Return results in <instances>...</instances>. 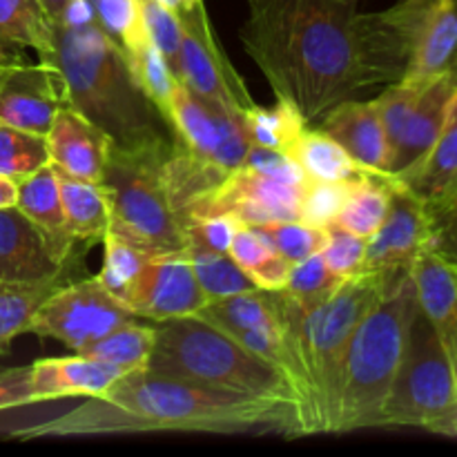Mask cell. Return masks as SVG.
<instances>
[{
	"label": "cell",
	"mask_w": 457,
	"mask_h": 457,
	"mask_svg": "<svg viewBox=\"0 0 457 457\" xmlns=\"http://www.w3.org/2000/svg\"><path fill=\"white\" fill-rule=\"evenodd\" d=\"M239 38L277 101L306 125L364 89L402 80L411 58L400 0L370 13L360 0H248Z\"/></svg>",
	"instance_id": "obj_1"
},
{
	"label": "cell",
	"mask_w": 457,
	"mask_h": 457,
	"mask_svg": "<svg viewBox=\"0 0 457 457\" xmlns=\"http://www.w3.org/2000/svg\"><path fill=\"white\" fill-rule=\"evenodd\" d=\"M284 433L302 436L297 406L217 391L145 369L125 373L101 395L36 427L13 431L21 440L112 433Z\"/></svg>",
	"instance_id": "obj_2"
},
{
	"label": "cell",
	"mask_w": 457,
	"mask_h": 457,
	"mask_svg": "<svg viewBox=\"0 0 457 457\" xmlns=\"http://www.w3.org/2000/svg\"><path fill=\"white\" fill-rule=\"evenodd\" d=\"M70 107L92 120L120 150L168 152L179 143L163 112L138 83L129 58L96 22L54 25V56Z\"/></svg>",
	"instance_id": "obj_3"
},
{
	"label": "cell",
	"mask_w": 457,
	"mask_h": 457,
	"mask_svg": "<svg viewBox=\"0 0 457 457\" xmlns=\"http://www.w3.org/2000/svg\"><path fill=\"white\" fill-rule=\"evenodd\" d=\"M404 275L406 272L402 275L357 272L339 281L328 297L306 311L295 308L279 290L290 337L308 384L306 436L333 433L339 375L353 333L369 315L370 308L382 299V295Z\"/></svg>",
	"instance_id": "obj_4"
},
{
	"label": "cell",
	"mask_w": 457,
	"mask_h": 457,
	"mask_svg": "<svg viewBox=\"0 0 457 457\" xmlns=\"http://www.w3.org/2000/svg\"><path fill=\"white\" fill-rule=\"evenodd\" d=\"M411 270L395 281L353 333L339 375L333 433L379 427L382 409L418 312Z\"/></svg>",
	"instance_id": "obj_5"
},
{
	"label": "cell",
	"mask_w": 457,
	"mask_h": 457,
	"mask_svg": "<svg viewBox=\"0 0 457 457\" xmlns=\"http://www.w3.org/2000/svg\"><path fill=\"white\" fill-rule=\"evenodd\" d=\"M156 342L145 370L217 391L262 400H299L284 373L245 351L239 342L199 317L156 321ZM302 427V424H299Z\"/></svg>",
	"instance_id": "obj_6"
},
{
	"label": "cell",
	"mask_w": 457,
	"mask_h": 457,
	"mask_svg": "<svg viewBox=\"0 0 457 457\" xmlns=\"http://www.w3.org/2000/svg\"><path fill=\"white\" fill-rule=\"evenodd\" d=\"M172 150L138 152L112 145L103 172L101 186L112 214L110 230L152 253H174L187 245L186 226L174 212L161 177V163Z\"/></svg>",
	"instance_id": "obj_7"
},
{
	"label": "cell",
	"mask_w": 457,
	"mask_h": 457,
	"mask_svg": "<svg viewBox=\"0 0 457 457\" xmlns=\"http://www.w3.org/2000/svg\"><path fill=\"white\" fill-rule=\"evenodd\" d=\"M379 427H418L457 436V378L433 326L418 308Z\"/></svg>",
	"instance_id": "obj_8"
},
{
	"label": "cell",
	"mask_w": 457,
	"mask_h": 457,
	"mask_svg": "<svg viewBox=\"0 0 457 457\" xmlns=\"http://www.w3.org/2000/svg\"><path fill=\"white\" fill-rule=\"evenodd\" d=\"M134 320L132 312L101 284L98 277L62 284L36 311L29 330L83 353L110 330Z\"/></svg>",
	"instance_id": "obj_9"
},
{
	"label": "cell",
	"mask_w": 457,
	"mask_h": 457,
	"mask_svg": "<svg viewBox=\"0 0 457 457\" xmlns=\"http://www.w3.org/2000/svg\"><path fill=\"white\" fill-rule=\"evenodd\" d=\"M179 22H181V45L174 62V76L201 98L219 103L239 116L257 105L239 71L223 54L212 31L208 9H196L179 18Z\"/></svg>",
	"instance_id": "obj_10"
},
{
	"label": "cell",
	"mask_w": 457,
	"mask_h": 457,
	"mask_svg": "<svg viewBox=\"0 0 457 457\" xmlns=\"http://www.w3.org/2000/svg\"><path fill=\"white\" fill-rule=\"evenodd\" d=\"M311 183V181H308ZM306 186L277 181L248 168L230 170L212 190L201 196L183 217V226L205 217L228 214L241 226H262L270 221L299 219Z\"/></svg>",
	"instance_id": "obj_11"
},
{
	"label": "cell",
	"mask_w": 457,
	"mask_h": 457,
	"mask_svg": "<svg viewBox=\"0 0 457 457\" xmlns=\"http://www.w3.org/2000/svg\"><path fill=\"white\" fill-rule=\"evenodd\" d=\"M168 120L179 141L192 154L223 170H237L244 165L250 141L241 116L219 103L201 98L181 80L170 96Z\"/></svg>",
	"instance_id": "obj_12"
},
{
	"label": "cell",
	"mask_w": 457,
	"mask_h": 457,
	"mask_svg": "<svg viewBox=\"0 0 457 457\" xmlns=\"http://www.w3.org/2000/svg\"><path fill=\"white\" fill-rule=\"evenodd\" d=\"M123 303L134 317L165 321L196 315L208 299L196 281L187 250H174L147 259Z\"/></svg>",
	"instance_id": "obj_13"
},
{
	"label": "cell",
	"mask_w": 457,
	"mask_h": 457,
	"mask_svg": "<svg viewBox=\"0 0 457 457\" xmlns=\"http://www.w3.org/2000/svg\"><path fill=\"white\" fill-rule=\"evenodd\" d=\"M67 101L65 79L54 61L18 58L0 79V123L47 137Z\"/></svg>",
	"instance_id": "obj_14"
},
{
	"label": "cell",
	"mask_w": 457,
	"mask_h": 457,
	"mask_svg": "<svg viewBox=\"0 0 457 457\" xmlns=\"http://www.w3.org/2000/svg\"><path fill=\"white\" fill-rule=\"evenodd\" d=\"M393 181V179H391ZM431 241V214L420 199L393 181L391 208L375 235L366 239L361 272L402 275Z\"/></svg>",
	"instance_id": "obj_15"
},
{
	"label": "cell",
	"mask_w": 457,
	"mask_h": 457,
	"mask_svg": "<svg viewBox=\"0 0 457 457\" xmlns=\"http://www.w3.org/2000/svg\"><path fill=\"white\" fill-rule=\"evenodd\" d=\"M411 31L404 80L427 85L457 62V0H400Z\"/></svg>",
	"instance_id": "obj_16"
},
{
	"label": "cell",
	"mask_w": 457,
	"mask_h": 457,
	"mask_svg": "<svg viewBox=\"0 0 457 457\" xmlns=\"http://www.w3.org/2000/svg\"><path fill=\"white\" fill-rule=\"evenodd\" d=\"M70 257L16 205L0 208V281H62Z\"/></svg>",
	"instance_id": "obj_17"
},
{
	"label": "cell",
	"mask_w": 457,
	"mask_h": 457,
	"mask_svg": "<svg viewBox=\"0 0 457 457\" xmlns=\"http://www.w3.org/2000/svg\"><path fill=\"white\" fill-rule=\"evenodd\" d=\"M49 163L80 181L101 183L114 143L74 107L65 105L47 132Z\"/></svg>",
	"instance_id": "obj_18"
},
{
	"label": "cell",
	"mask_w": 457,
	"mask_h": 457,
	"mask_svg": "<svg viewBox=\"0 0 457 457\" xmlns=\"http://www.w3.org/2000/svg\"><path fill=\"white\" fill-rule=\"evenodd\" d=\"M411 277L418 306L440 337L451 364H457V270L431 245L415 257Z\"/></svg>",
	"instance_id": "obj_19"
},
{
	"label": "cell",
	"mask_w": 457,
	"mask_h": 457,
	"mask_svg": "<svg viewBox=\"0 0 457 457\" xmlns=\"http://www.w3.org/2000/svg\"><path fill=\"white\" fill-rule=\"evenodd\" d=\"M317 128L337 141L357 163L388 177V143L375 101H344L326 112Z\"/></svg>",
	"instance_id": "obj_20"
},
{
	"label": "cell",
	"mask_w": 457,
	"mask_h": 457,
	"mask_svg": "<svg viewBox=\"0 0 457 457\" xmlns=\"http://www.w3.org/2000/svg\"><path fill=\"white\" fill-rule=\"evenodd\" d=\"M29 366L36 404L62 400V397L101 395L120 375H125L116 366L83 355V353L70 357H45Z\"/></svg>",
	"instance_id": "obj_21"
},
{
	"label": "cell",
	"mask_w": 457,
	"mask_h": 457,
	"mask_svg": "<svg viewBox=\"0 0 457 457\" xmlns=\"http://www.w3.org/2000/svg\"><path fill=\"white\" fill-rule=\"evenodd\" d=\"M455 94L457 85L451 71L424 85L418 96V103H415L413 112H411L409 120H406L400 143L391 152L388 177H397V174L406 172L411 165L418 163L431 150V145L440 137L442 128H445Z\"/></svg>",
	"instance_id": "obj_22"
},
{
	"label": "cell",
	"mask_w": 457,
	"mask_h": 457,
	"mask_svg": "<svg viewBox=\"0 0 457 457\" xmlns=\"http://www.w3.org/2000/svg\"><path fill=\"white\" fill-rule=\"evenodd\" d=\"M406 192L422 201L424 205H436L457 196V94L451 103L449 116L440 137L431 150L406 172L391 177Z\"/></svg>",
	"instance_id": "obj_23"
},
{
	"label": "cell",
	"mask_w": 457,
	"mask_h": 457,
	"mask_svg": "<svg viewBox=\"0 0 457 457\" xmlns=\"http://www.w3.org/2000/svg\"><path fill=\"white\" fill-rule=\"evenodd\" d=\"M16 187V208L31 219L62 254L70 257L76 239L67 230L56 168L52 163L43 165L34 174L18 181Z\"/></svg>",
	"instance_id": "obj_24"
},
{
	"label": "cell",
	"mask_w": 457,
	"mask_h": 457,
	"mask_svg": "<svg viewBox=\"0 0 457 457\" xmlns=\"http://www.w3.org/2000/svg\"><path fill=\"white\" fill-rule=\"evenodd\" d=\"M288 154L297 161L308 181H360L366 177H382L357 163L337 141L320 128L311 129V125L299 132Z\"/></svg>",
	"instance_id": "obj_25"
},
{
	"label": "cell",
	"mask_w": 457,
	"mask_h": 457,
	"mask_svg": "<svg viewBox=\"0 0 457 457\" xmlns=\"http://www.w3.org/2000/svg\"><path fill=\"white\" fill-rule=\"evenodd\" d=\"M58 174V187H61L62 212L70 235L76 241H103L110 230V201L101 183L80 181L70 174Z\"/></svg>",
	"instance_id": "obj_26"
},
{
	"label": "cell",
	"mask_w": 457,
	"mask_h": 457,
	"mask_svg": "<svg viewBox=\"0 0 457 457\" xmlns=\"http://www.w3.org/2000/svg\"><path fill=\"white\" fill-rule=\"evenodd\" d=\"M0 43L54 56V22L40 0H0Z\"/></svg>",
	"instance_id": "obj_27"
},
{
	"label": "cell",
	"mask_w": 457,
	"mask_h": 457,
	"mask_svg": "<svg viewBox=\"0 0 457 457\" xmlns=\"http://www.w3.org/2000/svg\"><path fill=\"white\" fill-rule=\"evenodd\" d=\"M232 262L254 281L262 290H281L288 281L293 263L281 257L254 228H237L232 244L228 248Z\"/></svg>",
	"instance_id": "obj_28"
},
{
	"label": "cell",
	"mask_w": 457,
	"mask_h": 457,
	"mask_svg": "<svg viewBox=\"0 0 457 457\" xmlns=\"http://www.w3.org/2000/svg\"><path fill=\"white\" fill-rule=\"evenodd\" d=\"M391 177H366L360 181H353L346 204H344L335 223L342 226L344 230L369 239L386 219L388 208H391Z\"/></svg>",
	"instance_id": "obj_29"
},
{
	"label": "cell",
	"mask_w": 457,
	"mask_h": 457,
	"mask_svg": "<svg viewBox=\"0 0 457 457\" xmlns=\"http://www.w3.org/2000/svg\"><path fill=\"white\" fill-rule=\"evenodd\" d=\"M156 342V328L147 324H138V317L116 326L114 330L94 342L83 351V355L96 357L105 364L116 366L123 373L145 369Z\"/></svg>",
	"instance_id": "obj_30"
},
{
	"label": "cell",
	"mask_w": 457,
	"mask_h": 457,
	"mask_svg": "<svg viewBox=\"0 0 457 457\" xmlns=\"http://www.w3.org/2000/svg\"><path fill=\"white\" fill-rule=\"evenodd\" d=\"M186 250L196 281H199L208 302L257 288L254 281L232 262L228 253H217V250L208 248V245L199 244L195 239H187Z\"/></svg>",
	"instance_id": "obj_31"
},
{
	"label": "cell",
	"mask_w": 457,
	"mask_h": 457,
	"mask_svg": "<svg viewBox=\"0 0 457 457\" xmlns=\"http://www.w3.org/2000/svg\"><path fill=\"white\" fill-rule=\"evenodd\" d=\"M62 284L65 281H45V284L0 281V355H7L13 339L29 330L36 311Z\"/></svg>",
	"instance_id": "obj_32"
},
{
	"label": "cell",
	"mask_w": 457,
	"mask_h": 457,
	"mask_svg": "<svg viewBox=\"0 0 457 457\" xmlns=\"http://www.w3.org/2000/svg\"><path fill=\"white\" fill-rule=\"evenodd\" d=\"M241 120L250 143L284 152L290 150L299 132L306 128L299 112L286 101H277L272 107H262L257 103L241 116Z\"/></svg>",
	"instance_id": "obj_33"
},
{
	"label": "cell",
	"mask_w": 457,
	"mask_h": 457,
	"mask_svg": "<svg viewBox=\"0 0 457 457\" xmlns=\"http://www.w3.org/2000/svg\"><path fill=\"white\" fill-rule=\"evenodd\" d=\"M103 245H105V259H103V268L101 272H98V279H101V284L123 303L129 286L134 284L138 272L143 270L147 259L154 253L114 230H107Z\"/></svg>",
	"instance_id": "obj_34"
},
{
	"label": "cell",
	"mask_w": 457,
	"mask_h": 457,
	"mask_svg": "<svg viewBox=\"0 0 457 457\" xmlns=\"http://www.w3.org/2000/svg\"><path fill=\"white\" fill-rule=\"evenodd\" d=\"M47 163V137L0 123V177L18 183Z\"/></svg>",
	"instance_id": "obj_35"
},
{
	"label": "cell",
	"mask_w": 457,
	"mask_h": 457,
	"mask_svg": "<svg viewBox=\"0 0 457 457\" xmlns=\"http://www.w3.org/2000/svg\"><path fill=\"white\" fill-rule=\"evenodd\" d=\"M290 263H299L312 254L321 253L326 244V228L311 226L299 219L290 221H270L262 226H250Z\"/></svg>",
	"instance_id": "obj_36"
},
{
	"label": "cell",
	"mask_w": 457,
	"mask_h": 457,
	"mask_svg": "<svg viewBox=\"0 0 457 457\" xmlns=\"http://www.w3.org/2000/svg\"><path fill=\"white\" fill-rule=\"evenodd\" d=\"M337 277L328 270L321 253L303 259V262L293 263L286 286L281 288V295L293 303L299 311L315 306L324 297H328L339 286Z\"/></svg>",
	"instance_id": "obj_37"
},
{
	"label": "cell",
	"mask_w": 457,
	"mask_h": 457,
	"mask_svg": "<svg viewBox=\"0 0 457 457\" xmlns=\"http://www.w3.org/2000/svg\"><path fill=\"white\" fill-rule=\"evenodd\" d=\"M125 56L129 58V65H132L141 87L145 89L147 96L154 101V105L159 107V110L163 112L165 119H168L170 96H172L179 79L174 76L172 67H170V62L165 61L161 49L147 38L141 47L134 49L132 54H125Z\"/></svg>",
	"instance_id": "obj_38"
},
{
	"label": "cell",
	"mask_w": 457,
	"mask_h": 457,
	"mask_svg": "<svg viewBox=\"0 0 457 457\" xmlns=\"http://www.w3.org/2000/svg\"><path fill=\"white\" fill-rule=\"evenodd\" d=\"M424 85L411 83V80H397V83L386 85L382 94L375 98V105H378L379 120H382L384 134H386L388 143V159H391V152L395 150V145L400 143L402 132H404V125L409 120L411 112H413L415 103H418L420 92H422Z\"/></svg>",
	"instance_id": "obj_39"
},
{
	"label": "cell",
	"mask_w": 457,
	"mask_h": 457,
	"mask_svg": "<svg viewBox=\"0 0 457 457\" xmlns=\"http://www.w3.org/2000/svg\"><path fill=\"white\" fill-rule=\"evenodd\" d=\"M366 239L355 232L344 230L337 223L326 226V244L321 248L326 266L337 279H348L364 268Z\"/></svg>",
	"instance_id": "obj_40"
},
{
	"label": "cell",
	"mask_w": 457,
	"mask_h": 457,
	"mask_svg": "<svg viewBox=\"0 0 457 457\" xmlns=\"http://www.w3.org/2000/svg\"><path fill=\"white\" fill-rule=\"evenodd\" d=\"M353 181H311L303 195L299 221L326 228L342 212Z\"/></svg>",
	"instance_id": "obj_41"
},
{
	"label": "cell",
	"mask_w": 457,
	"mask_h": 457,
	"mask_svg": "<svg viewBox=\"0 0 457 457\" xmlns=\"http://www.w3.org/2000/svg\"><path fill=\"white\" fill-rule=\"evenodd\" d=\"M244 168L253 172L263 174V177L277 179L284 183H295V186H306L308 177L299 168L297 161L284 150H272V147H262L250 143L248 154L244 159Z\"/></svg>",
	"instance_id": "obj_42"
},
{
	"label": "cell",
	"mask_w": 457,
	"mask_h": 457,
	"mask_svg": "<svg viewBox=\"0 0 457 457\" xmlns=\"http://www.w3.org/2000/svg\"><path fill=\"white\" fill-rule=\"evenodd\" d=\"M431 214V245L445 262L457 268V196L442 204L427 205Z\"/></svg>",
	"instance_id": "obj_43"
},
{
	"label": "cell",
	"mask_w": 457,
	"mask_h": 457,
	"mask_svg": "<svg viewBox=\"0 0 457 457\" xmlns=\"http://www.w3.org/2000/svg\"><path fill=\"white\" fill-rule=\"evenodd\" d=\"M241 223L237 219L228 217V214H217V217H205L190 221L186 226L187 239H195L199 244L208 245V248L217 250V253H228L235 237L237 228Z\"/></svg>",
	"instance_id": "obj_44"
},
{
	"label": "cell",
	"mask_w": 457,
	"mask_h": 457,
	"mask_svg": "<svg viewBox=\"0 0 457 457\" xmlns=\"http://www.w3.org/2000/svg\"><path fill=\"white\" fill-rule=\"evenodd\" d=\"M29 370L31 366H16L0 373V411L36 404Z\"/></svg>",
	"instance_id": "obj_45"
},
{
	"label": "cell",
	"mask_w": 457,
	"mask_h": 457,
	"mask_svg": "<svg viewBox=\"0 0 457 457\" xmlns=\"http://www.w3.org/2000/svg\"><path fill=\"white\" fill-rule=\"evenodd\" d=\"M40 3H43L45 12H47V16L52 18V22H58L62 18V13H65L76 0H40Z\"/></svg>",
	"instance_id": "obj_46"
},
{
	"label": "cell",
	"mask_w": 457,
	"mask_h": 457,
	"mask_svg": "<svg viewBox=\"0 0 457 457\" xmlns=\"http://www.w3.org/2000/svg\"><path fill=\"white\" fill-rule=\"evenodd\" d=\"M22 56V52L18 47H9V45L0 43V79H3L4 71Z\"/></svg>",
	"instance_id": "obj_47"
},
{
	"label": "cell",
	"mask_w": 457,
	"mask_h": 457,
	"mask_svg": "<svg viewBox=\"0 0 457 457\" xmlns=\"http://www.w3.org/2000/svg\"><path fill=\"white\" fill-rule=\"evenodd\" d=\"M16 183L9 181V179L0 177V208H9V205H16Z\"/></svg>",
	"instance_id": "obj_48"
},
{
	"label": "cell",
	"mask_w": 457,
	"mask_h": 457,
	"mask_svg": "<svg viewBox=\"0 0 457 457\" xmlns=\"http://www.w3.org/2000/svg\"><path fill=\"white\" fill-rule=\"evenodd\" d=\"M451 74H453V80H455V85H457V62H455L453 70H451Z\"/></svg>",
	"instance_id": "obj_49"
},
{
	"label": "cell",
	"mask_w": 457,
	"mask_h": 457,
	"mask_svg": "<svg viewBox=\"0 0 457 457\" xmlns=\"http://www.w3.org/2000/svg\"><path fill=\"white\" fill-rule=\"evenodd\" d=\"M455 378H457V364H455Z\"/></svg>",
	"instance_id": "obj_50"
},
{
	"label": "cell",
	"mask_w": 457,
	"mask_h": 457,
	"mask_svg": "<svg viewBox=\"0 0 457 457\" xmlns=\"http://www.w3.org/2000/svg\"><path fill=\"white\" fill-rule=\"evenodd\" d=\"M455 270H457V268H455Z\"/></svg>",
	"instance_id": "obj_51"
}]
</instances>
